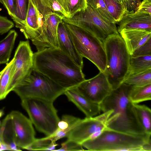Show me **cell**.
Returning <instances> with one entry per match:
<instances>
[{
  "label": "cell",
  "instance_id": "obj_41",
  "mask_svg": "<svg viewBox=\"0 0 151 151\" xmlns=\"http://www.w3.org/2000/svg\"><path fill=\"white\" fill-rule=\"evenodd\" d=\"M4 114V111L3 109H0V118H1Z\"/></svg>",
  "mask_w": 151,
  "mask_h": 151
},
{
  "label": "cell",
  "instance_id": "obj_26",
  "mask_svg": "<svg viewBox=\"0 0 151 151\" xmlns=\"http://www.w3.org/2000/svg\"><path fill=\"white\" fill-rule=\"evenodd\" d=\"M66 13L68 18L72 17L77 12L87 7L86 0H57Z\"/></svg>",
  "mask_w": 151,
  "mask_h": 151
},
{
  "label": "cell",
  "instance_id": "obj_37",
  "mask_svg": "<svg viewBox=\"0 0 151 151\" xmlns=\"http://www.w3.org/2000/svg\"><path fill=\"white\" fill-rule=\"evenodd\" d=\"M135 11L151 15V1H142Z\"/></svg>",
  "mask_w": 151,
  "mask_h": 151
},
{
  "label": "cell",
  "instance_id": "obj_23",
  "mask_svg": "<svg viewBox=\"0 0 151 151\" xmlns=\"http://www.w3.org/2000/svg\"><path fill=\"white\" fill-rule=\"evenodd\" d=\"M14 61L13 57L2 70L0 77V101L4 99L9 93L8 89L12 78Z\"/></svg>",
  "mask_w": 151,
  "mask_h": 151
},
{
  "label": "cell",
  "instance_id": "obj_32",
  "mask_svg": "<svg viewBox=\"0 0 151 151\" xmlns=\"http://www.w3.org/2000/svg\"><path fill=\"white\" fill-rule=\"evenodd\" d=\"M85 150L83 148L81 144L78 143L73 141L67 139L61 144V147L54 151H83Z\"/></svg>",
  "mask_w": 151,
  "mask_h": 151
},
{
  "label": "cell",
  "instance_id": "obj_20",
  "mask_svg": "<svg viewBox=\"0 0 151 151\" xmlns=\"http://www.w3.org/2000/svg\"><path fill=\"white\" fill-rule=\"evenodd\" d=\"M17 36L15 30H11L6 37L0 41L1 64H6L9 63Z\"/></svg>",
  "mask_w": 151,
  "mask_h": 151
},
{
  "label": "cell",
  "instance_id": "obj_35",
  "mask_svg": "<svg viewBox=\"0 0 151 151\" xmlns=\"http://www.w3.org/2000/svg\"><path fill=\"white\" fill-rule=\"evenodd\" d=\"M45 4L53 11L62 16L67 18V15L57 0H43Z\"/></svg>",
  "mask_w": 151,
  "mask_h": 151
},
{
  "label": "cell",
  "instance_id": "obj_39",
  "mask_svg": "<svg viewBox=\"0 0 151 151\" xmlns=\"http://www.w3.org/2000/svg\"><path fill=\"white\" fill-rule=\"evenodd\" d=\"M4 130V126L3 124L1 123L0 124V144L5 143L3 139V132Z\"/></svg>",
  "mask_w": 151,
  "mask_h": 151
},
{
  "label": "cell",
  "instance_id": "obj_13",
  "mask_svg": "<svg viewBox=\"0 0 151 151\" xmlns=\"http://www.w3.org/2000/svg\"><path fill=\"white\" fill-rule=\"evenodd\" d=\"M11 117L14 142L20 148L26 149L34 141L35 133L30 119L19 111H12Z\"/></svg>",
  "mask_w": 151,
  "mask_h": 151
},
{
  "label": "cell",
  "instance_id": "obj_10",
  "mask_svg": "<svg viewBox=\"0 0 151 151\" xmlns=\"http://www.w3.org/2000/svg\"><path fill=\"white\" fill-rule=\"evenodd\" d=\"M112 112L111 110L95 117L81 119L69 134L68 139L81 144L86 140L96 138L107 129L106 123Z\"/></svg>",
  "mask_w": 151,
  "mask_h": 151
},
{
  "label": "cell",
  "instance_id": "obj_4",
  "mask_svg": "<svg viewBox=\"0 0 151 151\" xmlns=\"http://www.w3.org/2000/svg\"><path fill=\"white\" fill-rule=\"evenodd\" d=\"M106 55L104 72L112 89L122 83L129 74L130 55L120 34H114L103 41Z\"/></svg>",
  "mask_w": 151,
  "mask_h": 151
},
{
  "label": "cell",
  "instance_id": "obj_14",
  "mask_svg": "<svg viewBox=\"0 0 151 151\" xmlns=\"http://www.w3.org/2000/svg\"><path fill=\"white\" fill-rule=\"evenodd\" d=\"M57 37L59 48L82 69L83 58L77 50L70 33L63 22L60 23L58 25Z\"/></svg>",
  "mask_w": 151,
  "mask_h": 151
},
{
  "label": "cell",
  "instance_id": "obj_33",
  "mask_svg": "<svg viewBox=\"0 0 151 151\" xmlns=\"http://www.w3.org/2000/svg\"><path fill=\"white\" fill-rule=\"evenodd\" d=\"M151 55V38L135 50L130 55L133 56Z\"/></svg>",
  "mask_w": 151,
  "mask_h": 151
},
{
  "label": "cell",
  "instance_id": "obj_11",
  "mask_svg": "<svg viewBox=\"0 0 151 151\" xmlns=\"http://www.w3.org/2000/svg\"><path fill=\"white\" fill-rule=\"evenodd\" d=\"M33 53L28 40L20 41L16 49L9 93L14 86L24 79L32 69Z\"/></svg>",
  "mask_w": 151,
  "mask_h": 151
},
{
  "label": "cell",
  "instance_id": "obj_44",
  "mask_svg": "<svg viewBox=\"0 0 151 151\" xmlns=\"http://www.w3.org/2000/svg\"><path fill=\"white\" fill-rule=\"evenodd\" d=\"M0 151H1V144H0Z\"/></svg>",
  "mask_w": 151,
  "mask_h": 151
},
{
  "label": "cell",
  "instance_id": "obj_6",
  "mask_svg": "<svg viewBox=\"0 0 151 151\" xmlns=\"http://www.w3.org/2000/svg\"><path fill=\"white\" fill-rule=\"evenodd\" d=\"M66 90L32 68L27 77L14 86L12 91L21 100L37 98L54 102L64 94Z\"/></svg>",
  "mask_w": 151,
  "mask_h": 151
},
{
  "label": "cell",
  "instance_id": "obj_31",
  "mask_svg": "<svg viewBox=\"0 0 151 151\" xmlns=\"http://www.w3.org/2000/svg\"><path fill=\"white\" fill-rule=\"evenodd\" d=\"M52 140L47 137L35 139L33 142L26 150H48Z\"/></svg>",
  "mask_w": 151,
  "mask_h": 151
},
{
  "label": "cell",
  "instance_id": "obj_21",
  "mask_svg": "<svg viewBox=\"0 0 151 151\" xmlns=\"http://www.w3.org/2000/svg\"><path fill=\"white\" fill-rule=\"evenodd\" d=\"M150 69L151 55L130 56L129 74L137 73Z\"/></svg>",
  "mask_w": 151,
  "mask_h": 151
},
{
  "label": "cell",
  "instance_id": "obj_30",
  "mask_svg": "<svg viewBox=\"0 0 151 151\" xmlns=\"http://www.w3.org/2000/svg\"><path fill=\"white\" fill-rule=\"evenodd\" d=\"M16 4L15 15L20 20L25 21L28 8L29 0H14Z\"/></svg>",
  "mask_w": 151,
  "mask_h": 151
},
{
  "label": "cell",
  "instance_id": "obj_9",
  "mask_svg": "<svg viewBox=\"0 0 151 151\" xmlns=\"http://www.w3.org/2000/svg\"><path fill=\"white\" fill-rule=\"evenodd\" d=\"M62 20L82 29L102 41L111 35L119 33L116 24L106 19L88 5L86 9L77 12L72 17H63Z\"/></svg>",
  "mask_w": 151,
  "mask_h": 151
},
{
  "label": "cell",
  "instance_id": "obj_3",
  "mask_svg": "<svg viewBox=\"0 0 151 151\" xmlns=\"http://www.w3.org/2000/svg\"><path fill=\"white\" fill-rule=\"evenodd\" d=\"M151 135H136L106 129L81 145L90 151H150Z\"/></svg>",
  "mask_w": 151,
  "mask_h": 151
},
{
  "label": "cell",
  "instance_id": "obj_38",
  "mask_svg": "<svg viewBox=\"0 0 151 151\" xmlns=\"http://www.w3.org/2000/svg\"><path fill=\"white\" fill-rule=\"evenodd\" d=\"M128 11H135L142 1V0H124Z\"/></svg>",
  "mask_w": 151,
  "mask_h": 151
},
{
  "label": "cell",
  "instance_id": "obj_5",
  "mask_svg": "<svg viewBox=\"0 0 151 151\" xmlns=\"http://www.w3.org/2000/svg\"><path fill=\"white\" fill-rule=\"evenodd\" d=\"M50 11L41 0H29L25 21L12 19L25 38L29 39L37 51L49 47L47 40V15Z\"/></svg>",
  "mask_w": 151,
  "mask_h": 151
},
{
  "label": "cell",
  "instance_id": "obj_8",
  "mask_svg": "<svg viewBox=\"0 0 151 151\" xmlns=\"http://www.w3.org/2000/svg\"><path fill=\"white\" fill-rule=\"evenodd\" d=\"M65 23L79 54L93 63L100 71L104 72L106 55L103 42L81 28Z\"/></svg>",
  "mask_w": 151,
  "mask_h": 151
},
{
  "label": "cell",
  "instance_id": "obj_29",
  "mask_svg": "<svg viewBox=\"0 0 151 151\" xmlns=\"http://www.w3.org/2000/svg\"><path fill=\"white\" fill-rule=\"evenodd\" d=\"M87 5L96 10L106 19L116 24L113 18L109 13L104 0H86Z\"/></svg>",
  "mask_w": 151,
  "mask_h": 151
},
{
  "label": "cell",
  "instance_id": "obj_40",
  "mask_svg": "<svg viewBox=\"0 0 151 151\" xmlns=\"http://www.w3.org/2000/svg\"><path fill=\"white\" fill-rule=\"evenodd\" d=\"M118 3L124 6H126L124 0H114Z\"/></svg>",
  "mask_w": 151,
  "mask_h": 151
},
{
  "label": "cell",
  "instance_id": "obj_15",
  "mask_svg": "<svg viewBox=\"0 0 151 151\" xmlns=\"http://www.w3.org/2000/svg\"><path fill=\"white\" fill-rule=\"evenodd\" d=\"M117 23L119 33L123 29L151 30V15L135 11H128Z\"/></svg>",
  "mask_w": 151,
  "mask_h": 151
},
{
  "label": "cell",
  "instance_id": "obj_42",
  "mask_svg": "<svg viewBox=\"0 0 151 151\" xmlns=\"http://www.w3.org/2000/svg\"><path fill=\"white\" fill-rule=\"evenodd\" d=\"M3 70H2L1 71H0V77L2 74V73Z\"/></svg>",
  "mask_w": 151,
  "mask_h": 151
},
{
  "label": "cell",
  "instance_id": "obj_18",
  "mask_svg": "<svg viewBox=\"0 0 151 151\" xmlns=\"http://www.w3.org/2000/svg\"><path fill=\"white\" fill-rule=\"evenodd\" d=\"M63 17L53 10L47 15L46 19L47 40L49 47L59 48L57 30Z\"/></svg>",
  "mask_w": 151,
  "mask_h": 151
},
{
  "label": "cell",
  "instance_id": "obj_16",
  "mask_svg": "<svg viewBox=\"0 0 151 151\" xmlns=\"http://www.w3.org/2000/svg\"><path fill=\"white\" fill-rule=\"evenodd\" d=\"M68 100L73 103L85 115L94 116L99 114V104L94 103L80 93L75 87L66 89L64 93Z\"/></svg>",
  "mask_w": 151,
  "mask_h": 151
},
{
  "label": "cell",
  "instance_id": "obj_27",
  "mask_svg": "<svg viewBox=\"0 0 151 151\" xmlns=\"http://www.w3.org/2000/svg\"><path fill=\"white\" fill-rule=\"evenodd\" d=\"M2 123L4 126L3 134L4 143L9 147L11 150H21L14 142L12 121L9 114L4 119Z\"/></svg>",
  "mask_w": 151,
  "mask_h": 151
},
{
  "label": "cell",
  "instance_id": "obj_19",
  "mask_svg": "<svg viewBox=\"0 0 151 151\" xmlns=\"http://www.w3.org/2000/svg\"><path fill=\"white\" fill-rule=\"evenodd\" d=\"M81 119L70 115H63L58 123L56 130L52 134L48 137L51 140L56 142L61 138L67 137Z\"/></svg>",
  "mask_w": 151,
  "mask_h": 151
},
{
  "label": "cell",
  "instance_id": "obj_17",
  "mask_svg": "<svg viewBox=\"0 0 151 151\" xmlns=\"http://www.w3.org/2000/svg\"><path fill=\"white\" fill-rule=\"evenodd\" d=\"M123 39L130 55L151 38V30L123 29L119 32Z\"/></svg>",
  "mask_w": 151,
  "mask_h": 151
},
{
  "label": "cell",
  "instance_id": "obj_45",
  "mask_svg": "<svg viewBox=\"0 0 151 151\" xmlns=\"http://www.w3.org/2000/svg\"><path fill=\"white\" fill-rule=\"evenodd\" d=\"M1 65V64H0V65Z\"/></svg>",
  "mask_w": 151,
  "mask_h": 151
},
{
  "label": "cell",
  "instance_id": "obj_36",
  "mask_svg": "<svg viewBox=\"0 0 151 151\" xmlns=\"http://www.w3.org/2000/svg\"><path fill=\"white\" fill-rule=\"evenodd\" d=\"M0 3L3 4L12 19L16 17L15 15L16 4L14 0H0Z\"/></svg>",
  "mask_w": 151,
  "mask_h": 151
},
{
  "label": "cell",
  "instance_id": "obj_1",
  "mask_svg": "<svg viewBox=\"0 0 151 151\" xmlns=\"http://www.w3.org/2000/svg\"><path fill=\"white\" fill-rule=\"evenodd\" d=\"M32 68L65 89L86 80L82 69L59 48L47 47L33 53Z\"/></svg>",
  "mask_w": 151,
  "mask_h": 151
},
{
  "label": "cell",
  "instance_id": "obj_22",
  "mask_svg": "<svg viewBox=\"0 0 151 151\" xmlns=\"http://www.w3.org/2000/svg\"><path fill=\"white\" fill-rule=\"evenodd\" d=\"M135 112L140 125L146 133L151 135V110L145 105L134 104Z\"/></svg>",
  "mask_w": 151,
  "mask_h": 151
},
{
  "label": "cell",
  "instance_id": "obj_12",
  "mask_svg": "<svg viewBox=\"0 0 151 151\" xmlns=\"http://www.w3.org/2000/svg\"><path fill=\"white\" fill-rule=\"evenodd\" d=\"M76 89L92 102L99 104L111 92L112 89L104 72L85 80L77 86Z\"/></svg>",
  "mask_w": 151,
  "mask_h": 151
},
{
  "label": "cell",
  "instance_id": "obj_34",
  "mask_svg": "<svg viewBox=\"0 0 151 151\" xmlns=\"http://www.w3.org/2000/svg\"><path fill=\"white\" fill-rule=\"evenodd\" d=\"M14 26V24L6 17L0 15V34L2 35L9 31Z\"/></svg>",
  "mask_w": 151,
  "mask_h": 151
},
{
  "label": "cell",
  "instance_id": "obj_2",
  "mask_svg": "<svg viewBox=\"0 0 151 151\" xmlns=\"http://www.w3.org/2000/svg\"><path fill=\"white\" fill-rule=\"evenodd\" d=\"M132 87L124 83L109 94L99 104L103 112L112 110L106 123L109 129L133 135L144 136L147 134L137 119L134 104L129 96Z\"/></svg>",
  "mask_w": 151,
  "mask_h": 151
},
{
  "label": "cell",
  "instance_id": "obj_25",
  "mask_svg": "<svg viewBox=\"0 0 151 151\" xmlns=\"http://www.w3.org/2000/svg\"><path fill=\"white\" fill-rule=\"evenodd\" d=\"M129 96L131 102L135 104L150 100L151 84L140 87H132Z\"/></svg>",
  "mask_w": 151,
  "mask_h": 151
},
{
  "label": "cell",
  "instance_id": "obj_43",
  "mask_svg": "<svg viewBox=\"0 0 151 151\" xmlns=\"http://www.w3.org/2000/svg\"><path fill=\"white\" fill-rule=\"evenodd\" d=\"M142 1H151V0H142Z\"/></svg>",
  "mask_w": 151,
  "mask_h": 151
},
{
  "label": "cell",
  "instance_id": "obj_7",
  "mask_svg": "<svg viewBox=\"0 0 151 151\" xmlns=\"http://www.w3.org/2000/svg\"><path fill=\"white\" fill-rule=\"evenodd\" d=\"M21 101L22 107L36 129L46 136L52 134L57 129L60 120L53 102L37 98H27Z\"/></svg>",
  "mask_w": 151,
  "mask_h": 151
},
{
  "label": "cell",
  "instance_id": "obj_28",
  "mask_svg": "<svg viewBox=\"0 0 151 151\" xmlns=\"http://www.w3.org/2000/svg\"><path fill=\"white\" fill-rule=\"evenodd\" d=\"M108 10L111 15L116 24L122 19L128 11L127 7L116 2L114 0H104Z\"/></svg>",
  "mask_w": 151,
  "mask_h": 151
},
{
  "label": "cell",
  "instance_id": "obj_24",
  "mask_svg": "<svg viewBox=\"0 0 151 151\" xmlns=\"http://www.w3.org/2000/svg\"><path fill=\"white\" fill-rule=\"evenodd\" d=\"M123 83L133 87L151 84V69L137 73L129 74Z\"/></svg>",
  "mask_w": 151,
  "mask_h": 151
}]
</instances>
